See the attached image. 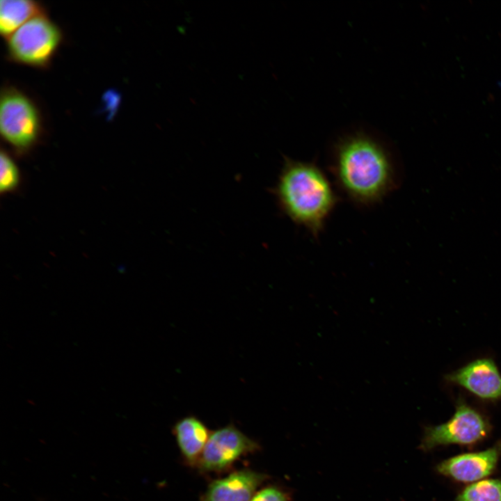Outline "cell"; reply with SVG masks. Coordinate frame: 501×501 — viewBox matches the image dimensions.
I'll return each mask as SVG.
<instances>
[{
	"mask_svg": "<svg viewBox=\"0 0 501 501\" xmlns=\"http://www.w3.org/2000/svg\"><path fill=\"white\" fill-rule=\"evenodd\" d=\"M477 398L488 401L501 399V374L491 358H479L445 376Z\"/></svg>",
	"mask_w": 501,
	"mask_h": 501,
	"instance_id": "obj_8",
	"label": "cell"
},
{
	"mask_svg": "<svg viewBox=\"0 0 501 501\" xmlns=\"http://www.w3.org/2000/svg\"><path fill=\"white\" fill-rule=\"evenodd\" d=\"M250 501H289V496L281 488L271 485L257 491Z\"/></svg>",
	"mask_w": 501,
	"mask_h": 501,
	"instance_id": "obj_14",
	"label": "cell"
},
{
	"mask_svg": "<svg viewBox=\"0 0 501 501\" xmlns=\"http://www.w3.org/2000/svg\"><path fill=\"white\" fill-rule=\"evenodd\" d=\"M272 193L280 210L315 238L322 233L339 200L328 176L315 163L287 157Z\"/></svg>",
	"mask_w": 501,
	"mask_h": 501,
	"instance_id": "obj_2",
	"label": "cell"
},
{
	"mask_svg": "<svg viewBox=\"0 0 501 501\" xmlns=\"http://www.w3.org/2000/svg\"><path fill=\"white\" fill-rule=\"evenodd\" d=\"M260 445L233 424L212 431L196 466L203 472L228 470L241 457L254 453Z\"/></svg>",
	"mask_w": 501,
	"mask_h": 501,
	"instance_id": "obj_6",
	"label": "cell"
},
{
	"mask_svg": "<svg viewBox=\"0 0 501 501\" xmlns=\"http://www.w3.org/2000/svg\"><path fill=\"white\" fill-rule=\"evenodd\" d=\"M491 429L488 419L459 397L454 413L447 421L424 429L419 447L424 452H429L452 445L472 446L487 438Z\"/></svg>",
	"mask_w": 501,
	"mask_h": 501,
	"instance_id": "obj_5",
	"label": "cell"
},
{
	"mask_svg": "<svg viewBox=\"0 0 501 501\" xmlns=\"http://www.w3.org/2000/svg\"><path fill=\"white\" fill-rule=\"evenodd\" d=\"M268 475L250 469L234 471L209 484L199 501H250Z\"/></svg>",
	"mask_w": 501,
	"mask_h": 501,
	"instance_id": "obj_9",
	"label": "cell"
},
{
	"mask_svg": "<svg viewBox=\"0 0 501 501\" xmlns=\"http://www.w3.org/2000/svg\"><path fill=\"white\" fill-rule=\"evenodd\" d=\"M6 40L9 61L46 69L63 41V33L44 12L30 19Z\"/></svg>",
	"mask_w": 501,
	"mask_h": 501,
	"instance_id": "obj_4",
	"label": "cell"
},
{
	"mask_svg": "<svg viewBox=\"0 0 501 501\" xmlns=\"http://www.w3.org/2000/svg\"><path fill=\"white\" fill-rule=\"evenodd\" d=\"M329 168L338 190L358 206L378 204L400 184L401 173L389 150L362 133L338 141Z\"/></svg>",
	"mask_w": 501,
	"mask_h": 501,
	"instance_id": "obj_1",
	"label": "cell"
},
{
	"mask_svg": "<svg viewBox=\"0 0 501 501\" xmlns=\"http://www.w3.org/2000/svg\"><path fill=\"white\" fill-rule=\"evenodd\" d=\"M18 168L7 152L1 150L0 154V191L1 193L10 192L19 183Z\"/></svg>",
	"mask_w": 501,
	"mask_h": 501,
	"instance_id": "obj_13",
	"label": "cell"
},
{
	"mask_svg": "<svg viewBox=\"0 0 501 501\" xmlns=\"http://www.w3.org/2000/svg\"><path fill=\"white\" fill-rule=\"evenodd\" d=\"M501 456V442L492 447L472 452L463 453L446 459L437 464L440 475L460 483L471 484L493 474Z\"/></svg>",
	"mask_w": 501,
	"mask_h": 501,
	"instance_id": "obj_7",
	"label": "cell"
},
{
	"mask_svg": "<svg viewBox=\"0 0 501 501\" xmlns=\"http://www.w3.org/2000/svg\"><path fill=\"white\" fill-rule=\"evenodd\" d=\"M42 116L35 102L21 89L5 85L0 95L1 138L17 153L26 154L41 139Z\"/></svg>",
	"mask_w": 501,
	"mask_h": 501,
	"instance_id": "obj_3",
	"label": "cell"
},
{
	"mask_svg": "<svg viewBox=\"0 0 501 501\" xmlns=\"http://www.w3.org/2000/svg\"><path fill=\"white\" fill-rule=\"evenodd\" d=\"M212 432L200 419L187 416L173 427L178 448L186 463L196 467Z\"/></svg>",
	"mask_w": 501,
	"mask_h": 501,
	"instance_id": "obj_10",
	"label": "cell"
},
{
	"mask_svg": "<svg viewBox=\"0 0 501 501\" xmlns=\"http://www.w3.org/2000/svg\"><path fill=\"white\" fill-rule=\"evenodd\" d=\"M452 501H501V477L486 478L471 483Z\"/></svg>",
	"mask_w": 501,
	"mask_h": 501,
	"instance_id": "obj_12",
	"label": "cell"
},
{
	"mask_svg": "<svg viewBox=\"0 0 501 501\" xmlns=\"http://www.w3.org/2000/svg\"><path fill=\"white\" fill-rule=\"evenodd\" d=\"M46 12L38 1L1 0L0 1V33L7 39L16 30L37 15Z\"/></svg>",
	"mask_w": 501,
	"mask_h": 501,
	"instance_id": "obj_11",
	"label": "cell"
}]
</instances>
